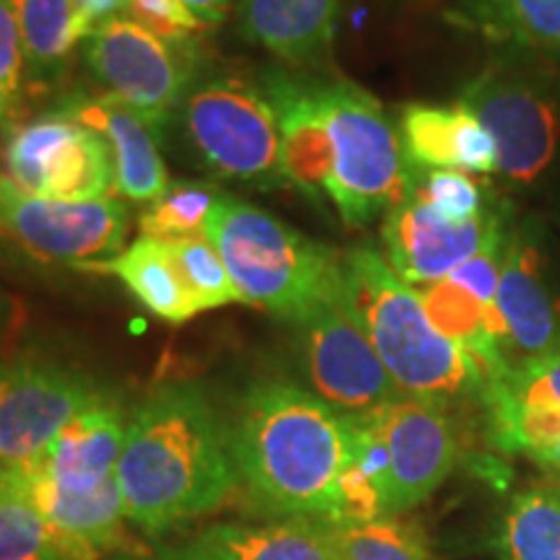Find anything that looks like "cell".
<instances>
[{"label":"cell","instance_id":"obj_39","mask_svg":"<svg viewBox=\"0 0 560 560\" xmlns=\"http://www.w3.org/2000/svg\"><path fill=\"white\" fill-rule=\"evenodd\" d=\"M558 223H560V219H558Z\"/></svg>","mask_w":560,"mask_h":560},{"label":"cell","instance_id":"obj_25","mask_svg":"<svg viewBox=\"0 0 560 560\" xmlns=\"http://www.w3.org/2000/svg\"><path fill=\"white\" fill-rule=\"evenodd\" d=\"M19 21L26 70L34 79H52L75 45L86 39L75 0H9Z\"/></svg>","mask_w":560,"mask_h":560},{"label":"cell","instance_id":"obj_34","mask_svg":"<svg viewBox=\"0 0 560 560\" xmlns=\"http://www.w3.org/2000/svg\"><path fill=\"white\" fill-rule=\"evenodd\" d=\"M24 45L9 0H0V128H11L24 81Z\"/></svg>","mask_w":560,"mask_h":560},{"label":"cell","instance_id":"obj_29","mask_svg":"<svg viewBox=\"0 0 560 560\" xmlns=\"http://www.w3.org/2000/svg\"><path fill=\"white\" fill-rule=\"evenodd\" d=\"M219 192L210 187L179 182L170 185L140 215V236H151L159 242H177L187 236H206L208 213Z\"/></svg>","mask_w":560,"mask_h":560},{"label":"cell","instance_id":"obj_26","mask_svg":"<svg viewBox=\"0 0 560 560\" xmlns=\"http://www.w3.org/2000/svg\"><path fill=\"white\" fill-rule=\"evenodd\" d=\"M506 560H560V486L520 490L503 514Z\"/></svg>","mask_w":560,"mask_h":560},{"label":"cell","instance_id":"obj_2","mask_svg":"<svg viewBox=\"0 0 560 560\" xmlns=\"http://www.w3.org/2000/svg\"><path fill=\"white\" fill-rule=\"evenodd\" d=\"M240 480L268 514L332 520L348 425L340 412L289 380H262L244 392L231 423Z\"/></svg>","mask_w":560,"mask_h":560},{"label":"cell","instance_id":"obj_27","mask_svg":"<svg viewBox=\"0 0 560 560\" xmlns=\"http://www.w3.org/2000/svg\"><path fill=\"white\" fill-rule=\"evenodd\" d=\"M0 560H62L19 465H0Z\"/></svg>","mask_w":560,"mask_h":560},{"label":"cell","instance_id":"obj_12","mask_svg":"<svg viewBox=\"0 0 560 560\" xmlns=\"http://www.w3.org/2000/svg\"><path fill=\"white\" fill-rule=\"evenodd\" d=\"M89 376L34 355L0 359V465H21L50 446L66 425L102 400Z\"/></svg>","mask_w":560,"mask_h":560},{"label":"cell","instance_id":"obj_24","mask_svg":"<svg viewBox=\"0 0 560 560\" xmlns=\"http://www.w3.org/2000/svg\"><path fill=\"white\" fill-rule=\"evenodd\" d=\"M91 270L112 272L120 278L125 289L138 299V304L170 325H185L198 314L166 242L138 236L128 249L107 262L91 265Z\"/></svg>","mask_w":560,"mask_h":560},{"label":"cell","instance_id":"obj_17","mask_svg":"<svg viewBox=\"0 0 560 560\" xmlns=\"http://www.w3.org/2000/svg\"><path fill=\"white\" fill-rule=\"evenodd\" d=\"M125 433V412L102 397L70 420L45 452L21 465L62 490L89 493L115 478Z\"/></svg>","mask_w":560,"mask_h":560},{"label":"cell","instance_id":"obj_38","mask_svg":"<svg viewBox=\"0 0 560 560\" xmlns=\"http://www.w3.org/2000/svg\"><path fill=\"white\" fill-rule=\"evenodd\" d=\"M13 312H16V306H13V299L5 296V293L0 291V335H3L11 327Z\"/></svg>","mask_w":560,"mask_h":560},{"label":"cell","instance_id":"obj_37","mask_svg":"<svg viewBox=\"0 0 560 560\" xmlns=\"http://www.w3.org/2000/svg\"><path fill=\"white\" fill-rule=\"evenodd\" d=\"M107 560H190V556L185 552V545H179V548H159L156 552H132V556H115V558H107Z\"/></svg>","mask_w":560,"mask_h":560},{"label":"cell","instance_id":"obj_6","mask_svg":"<svg viewBox=\"0 0 560 560\" xmlns=\"http://www.w3.org/2000/svg\"><path fill=\"white\" fill-rule=\"evenodd\" d=\"M319 100L332 140L327 198L346 226H369L412 198L416 170L374 94L350 81H319Z\"/></svg>","mask_w":560,"mask_h":560},{"label":"cell","instance_id":"obj_4","mask_svg":"<svg viewBox=\"0 0 560 560\" xmlns=\"http://www.w3.org/2000/svg\"><path fill=\"white\" fill-rule=\"evenodd\" d=\"M206 236L244 301L280 319L296 322L342 293V255L234 195L215 198Z\"/></svg>","mask_w":560,"mask_h":560},{"label":"cell","instance_id":"obj_11","mask_svg":"<svg viewBox=\"0 0 560 560\" xmlns=\"http://www.w3.org/2000/svg\"><path fill=\"white\" fill-rule=\"evenodd\" d=\"M3 161L13 185L39 198L89 202L117 190L107 140L66 109L11 128Z\"/></svg>","mask_w":560,"mask_h":560},{"label":"cell","instance_id":"obj_22","mask_svg":"<svg viewBox=\"0 0 560 560\" xmlns=\"http://www.w3.org/2000/svg\"><path fill=\"white\" fill-rule=\"evenodd\" d=\"M190 560H346L335 524L317 516H289L268 524L223 522L185 545Z\"/></svg>","mask_w":560,"mask_h":560},{"label":"cell","instance_id":"obj_1","mask_svg":"<svg viewBox=\"0 0 560 560\" xmlns=\"http://www.w3.org/2000/svg\"><path fill=\"white\" fill-rule=\"evenodd\" d=\"M115 480L125 520L151 535L229 501L240 482L231 425L200 384H166L138 405Z\"/></svg>","mask_w":560,"mask_h":560},{"label":"cell","instance_id":"obj_33","mask_svg":"<svg viewBox=\"0 0 560 560\" xmlns=\"http://www.w3.org/2000/svg\"><path fill=\"white\" fill-rule=\"evenodd\" d=\"M125 16L179 47H192V39L206 26L187 9L185 0H130Z\"/></svg>","mask_w":560,"mask_h":560},{"label":"cell","instance_id":"obj_28","mask_svg":"<svg viewBox=\"0 0 560 560\" xmlns=\"http://www.w3.org/2000/svg\"><path fill=\"white\" fill-rule=\"evenodd\" d=\"M166 244H170L179 276L190 291L195 312L219 310L226 304H247L208 236H187V240Z\"/></svg>","mask_w":560,"mask_h":560},{"label":"cell","instance_id":"obj_19","mask_svg":"<svg viewBox=\"0 0 560 560\" xmlns=\"http://www.w3.org/2000/svg\"><path fill=\"white\" fill-rule=\"evenodd\" d=\"M400 140L416 172L457 170L499 174V145L465 104H410L402 109Z\"/></svg>","mask_w":560,"mask_h":560},{"label":"cell","instance_id":"obj_9","mask_svg":"<svg viewBox=\"0 0 560 560\" xmlns=\"http://www.w3.org/2000/svg\"><path fill=\"white\" fill-rule=\"evenodd\" d=\"M83 60L107 96L130 107L153 130L172 120L195 83L192 47L172 45L122 13L94 30Z\"/></svg>","mask_w":560,"mask_h":560},{"label":"cell","instance_id":"obj_3","mask_svg":"<svg viewBox=\"0 0 560 560\" xmlns=\"http://www.w3.org/2000/svg\"><path fill=\"white\" fill-rule=\"evenodd\" d=\"M340 278L342 304L405 395L439 405L482 397L488 380L478 361L433 327L418 291L395 276L380 252H346Z\"/></svg>","mask_w":560,"mask_h":560},{"label":"cell","instance_id":"obj_7","mask_svg":"<svg viewBox=\"0 0 560 560\" xmlns=\"http://www.w3.org/2000/svg\"><path fill=\"white\" fill-rule=\"evenodd\" d=\"M179 117L210 174L255 190L285 185L276 115L260 83L221 73L195 79Z\"/></svg>","mask_w":560,"mask_h":560},{"label":"cell","instance_id":"obj_21","mask_svg":"<svg viewBox=\"0 0 560 560\" xmlns=\"http://www.w3.org/2000/svg\"><path fill=\"white\" fill-rule=\"evenodd\" d=\"M62 109L107 140L115 159V187L122 198L153 202L170 190V172L156 145V130L143 117L115 96L75 100Z\"/></svg>","mask_w":560,"mask_h":560},{"label":"cell","instance_id":"obj_5","mask_svg":"<svg viewBox=\"0 0 560 560\" xmlns=\"http://www.w3.org/2000/svg\"><path fill=\"white\" fill-rule=\"evenodd\" d=\"M556 62L501 52L462 89L459 102L499 145V174L532 190L560 164V79Z\"/></svg>","mask_w":560,"mask_h":560},{"label":"cell","instance_id":"obj_36","mask_svg":"<svg viewBox=\"0 0 560 560\" xmlns=\"http://www.w3.org/2000/svg\"><path fill=\"white\" fill-rule=\"evenodd\" d=\"M185 3L206 26L221 24L231 11V0H185Z\"/></svg>","mask_w":560,"mask_h":560},{"label":"cell","instance_id":"obj_10","mask_svg":"<svg viewBox=\"0 0 560 560\" xmlns=\"http://www.w3.org/2000/svg\"><path fill=\"white\" fill-rule=\"evenodd\" d=\"M306 380L322 402L340 416H363L402 397L359 322L338 299L322 301L291 322Z\"/></svg>","mask_w":560,"mask_h":560},{"label":"cell","instance_id":"obj_30","mask_svg":"<svg viewBox=\"0 0 560 560\" xmlns=\"http://www.w3.org/2000/svg\"><path fill=\"white\" fill-rule=\"evenodd\" d=\"M346 560H431L423 535L397 516L335 527Z\"/></svg>","mask_w":560,"mask_h":560},{"label":"cell","instance_id":"obj_31","mask_svg":"<svg viewBox=\"0 0 560 560\" xmlns=\"http://www.w3.org/2000/svg\"><path fill=\"white\" fill-rule=\"evenodd\" d=\"M412 195L429 202L450 221H472L488 213L490 202L486 192L470 174L457 170H429L416 172V187Z\"/></svg>","mask_w":560,"mask_h":560},{"label":"cell","instance_id":"obj_35","mask_svg":"<svg viewBox=\"0 0 560 560\" xmlns=\"http://www.w3.org/2000/svg\"><path fill=\"white\" fill-rule=\"evenodd\" d=\"M128 3L130 0H75V13H79V24L86 39L104 21L120 16V11H128Z\"/></svg>","mask_w":560,"mask_h":560},{"label":"cell","instance_id":"obj_23","mask_svg":"<svg viewBox=\"0 0 560 560\" xmlns=\"http://www.w3.org/2000/svg\"><path fill=\"white\" fill-rule=\"evenodd\" d=\"M444 19L501 52L560 66V0H454Z\"/></svg>","mask_w":560,"mask_h":560},{"label":"cell","instance_id":"obj_18","mask_svg":"<svg viewBox=\"0 0 560 560\" xmlns=\"http://www.w3.org/2000/svg\"><path fill=\"white\" fill-rule=\"evenodd\" d=\"M26 486L37 509L45 516L62 560H104L125 535V506L117 480L112 478L89 493L62 490L39 475L26 470Z\"/></svg>","mask_w":560,"mask_h":560},{"label":"cell","instance_id":"obj_14","mask_svg":"<svg viewBox=\"0 0 560 560\" xmlns=\"http://www.w3.org/2000/svg\"><path fill=\"white\" fill-rule=\"evenodd\" d=\"M387 450V516L429 501L450 478L457 462V433L446 405L402 397V400L371 410Z\"/></svg>","mask_w":560,"mask_h":560},{"label":"cell","instance_id":"obj_8","mask_svg":"<svg viewBox=\"0 0 560 560\" xmlns=\"http://www.w3.org/2000/svg\"><path fill=\"white\" fill-rule=\"evenodd\" d=\"M128 229L130 213L120 200L39 198L0 174V242L34 262L79 268L107 262L120 255Z\"/></svg>","mask_w":560,"mask_h":560},{"label":"cell","instance_id":"obj_13","mask_svg":"<svg viewBox=\"0 0 560 560\" xmlns=\"http://www.w3.org/2000/svg\"><path fill=\"white\" fill-rule=\"evenodd\" d=\"M558 289L545 226L537 219L514 221L495 293V310L506 327L509 366L560 350Z\"/></svg>","mask_w":560,"mask_h":560},{"label":"cell","instance_id":"obj_32","mask_svg":"<svg viewBox=\"0 0 560 560\" xmlns=\"http://www.w3.org/2000/svg\"><path fill=\"white\" fill-rule=\"evenodd\" d=\"M486 389L499 392L511 402L560 410V350L542 359L514 363L501 376L490 380Z\"/></svg>","mask_w":560,"mask_h":560},{"label":"cell","instance_id":"obj_20","mask_svg":"<svg viewBox=\"0 0 560 560\" xmlns=\"http://www.w3.org/2000/svg\"><path fill=\"white\" fill-rule=\"evenodd\" d=\"M342 0H236V26L252 45L289 66H319L332 55Z\"/></svg>","mask_w":560,"mask_h":560},{"label":"cell","instance_id":"obj_15","mask_svg":"<svg viewBox=\"0 0 560 560\" xmlns=\"http://www.w3.org/2000/svg\"><path fill=\"white\" fill-rule=\"evenodd\" d=\"M501 200L490 202L488 213L472 221H450L429 202L412 198L384 215L382 240L387 265L395 276L412 285H431L450 278L482 247Z\"/></svg>","mask_w":560,"mask_h":560},{"label":"cell","instance_id":"obj_16","mask_svg":"<svg viewBox=\"0 0 560 560\" xmlns=\"http://www.w3.org/2000/svg\"><path fill=\"white\" fill-rule=\"evenodd\" d=\"M280 136V161L285 185L322 206L332 179V140L319 100V81L301 79L289 70H265L260 79Z\"/></svg>","mask_w":560,"mask_h":560}]
</instances>
